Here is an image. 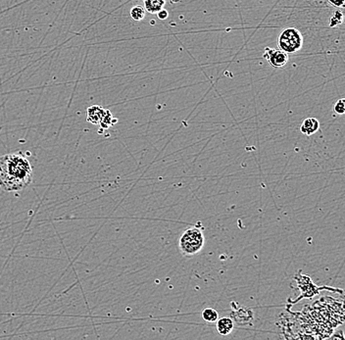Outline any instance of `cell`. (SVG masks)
Listing matches in <instances>:
<instances>
[{
	"label": "cell",
	"mask_w": 345,
	"mask_h": 340,
	"mask_svg": "<svg viewBox=\"0 0 345 340\" xmlns=\"http://www.w3.org/2000/svg\"><path fill=\"white\" fill-rule=\"evenodd\" d=\"M320 129V122L314 117H309L303 121L300 127V132L305 136H312L316 134Z\"/></svg>",
	"instance_id": "5"
},
{
	"label": "cell",
	"mask_w": 345,
	"mask_h": 340,
	"mask_svg": "<svg viewBox=\"0 0 345 340\" xmlns=\"http://www.w3.org/2000/svg\"><path fill=\"white\" fill-rule=\"evenodd\" d=\"M146 12H147V10L145 7L138 5V6H135L131 9L130 14H131V17L133 20L142 21L146 17Z\"/></svg>",
	"instance_id": "10"
},
{
	"label": "cell",
	"mask_w": 345,
	"mask_h": 340,
	"mask_svg": "<svg viewBox=\"0 0 345 340\" xmlns=\"http://www.w3.org/2000/svg\"><path fill=\"white\" fill-rule=\"evenodd\" d=\"M334 112L338 115H345V97L339 99L334 104Z\"/></svg>",
	"instance_id": "13"
},
{
	"label": "cell",
	"mask_w": 345,
	"mask_h": 340,
	"mask_svg": "<svg viewBox=\"0 0 345 340\" xmlns=\"http://www.w3.org/2000/svg\"><path fill=\"white\" fill-rule=\"evenodd\" d=\"M331 5L337 7V8H343L345 7V0H327Z\"/></svg>",
	"instance_id": "14"
},
{
	"label": "cell",
	"mask_w": 345,
	"mask_h": 340,
	"mask_svg": "<svg viewBox=\"0 0 345 340\" xmlns=\"http://www.w3.org/2000/svg\"><path fill=\"white\" fill-rule=\"evenodd\" d=\"M202 319L208 323H215L219 319V314L214 308H206L202 311Z\"/></svg>",
	"instance_id": "9"
},
{
	"label": "cell",
	"mask_w": 345,
	"mask_h": 340,
	"mask_svg": "<svg viewBox=\"0 0 345 340\" xmlns=\"http://www.w3.org/2000/svg\"><path fill=\"white\" fill-rule=\"evenodd\" d=\"M205 239L198 228L188 229L180 239V249L183 254L193 256L198 253L204 246Z\"/></svg>",
	"instance_id": "2"
},
{
	"label": "cell",
	"mask_w": 345,
	"mask_h": 340,
	"mask_svg": "<svg viewBox=\"0 0 345 340\" xmlns=\"http://www.w3.org/2000/svg\"><path fill=\"white\" fill-rule=\"evenodd\" d=\"M114 120H116V119H113V116H112L111 112H110L109 110H106L105 115H104V117H103V119H102V121L100 122L99 125L101 126V128H102L103 130H107V129H109L111 126H113V125L115 124V122H112V121H114Z\"/></svg>",
	"instance_id": "11"
},
{
	"label": "cell",
	"mask_w": 345,
	"mask_h": 340,
	"mask_svg": "<svg viewBox=\"0 0 345 340\" xmlns=\"http://www.w3.org/2000/svg\"><path fill=\"white\" fill-rule=\"evenodd\" d=\"M33 182V168L22 153L0 157V188L8 193L20 192Z\"/></svg>",
	"instance_id": "1"
},
{
	"label": "cell",
	"mask_w": 345,
	"mask_h": 340,
	"mask_svg": "<svg viewBox=\"0 0 345 340\" xmlns=\"http://www.w3.org/2000/svg\"><path fill=\"white\" fill-rule=\"evenodd\" d=\"M345 21V16L341 11H336L334 13V15L331 18L330 21V27L331 28H336L338 26H340L341 24H343Z\"/></svg>",
	"instance_id": "12"
},
{
	"label": "cell",
	"mask_w": 345,
	"mask_h": 340,
	"mask_svg": "<svg viewBox=\"0 0 345 340\" xmlns=\"http://www.w3.org/2000/svg\"><path fill=\"white\" fill-rule=\"evenodd\" d=\"M263 57L269 62V64L274 68H284L289 63V54L281 49H274L266 48Z\"/></svg>",
	"instance_id": "4"
},
{
	"label": "cell",
	"mask_w": 345,
	"mask_h": 340,
	"mask_svg": "<svg viewBox=\"0 0 345 340\" xmlns=\"http://www.w3.org/2000/svg\"><path fill=\"white\" fill-rule=\"evenodd\" d=\"M106 109L102 108L99 105H94L88 108V113H87V120L88 122L94 124V125H99L100 122L102 121L104 115H105Z\"/></svg>",
	"instance_id": "6"
},
{
	"label": "cell",
	"mask_w": 345,
	"mask_h": 340,
	"mask_svg": "<svg viewBox=\"0 0 345 340\" xmlns=\"http://www.w3.org/2000/svg\"><path fill=\"white\" fill-rule=\"evenodd\" d=\"M216 328L221 336H229L234 330V321L229 317L218 319Z\"/></svg>",
	"instance_id": "7"
},
{
	"label": "cell",
	"mask_w": 345,
	"mask_h": 340,
	"mask_svg": "<svg viewBox=\"0 0 345 340\" xmlns=\"http://www.w3.org/2000/svg\"><path fill=\"white\" fill-rule=\"evenodd\" d=\"M278 46L288 54L296 53L303 46V36L296 28H287L280 34Z\"/></svg>",
	"instance_id": "3"
},
{
	"label": "cell",
	"mask_w": 345,
	"mask_h": 340,
	"mask_svg": "<svg viewBox=\"0 0 345 340\" xmlns=\"http://www.w3.org/2000/svg\"><path fill=\"white\" fill-rule=\"evenodd\" d=\"M144 3L148 13L157 14L160 10L164 9L167 0H144Z\"/></svg>",
	"instance_id": "8"
},
{
	"label": "cell",
	"mask_w": 345,
	"mask_h": 340,
	"mask_svg": "<svg viewBox=\"0 0 345 340\" xmlns=\"http://www.w3.org/2000/svg\"><path fill=\"white\" fill-rule=\"evenodd\" d=\"M157 16H158V18H159L160 20H165V19L168 18L169 14H168V12H167L165 9H162V10H160V11L157 13Z\"/></svg>",
	"instance_id": "15"
}]
</instances>
